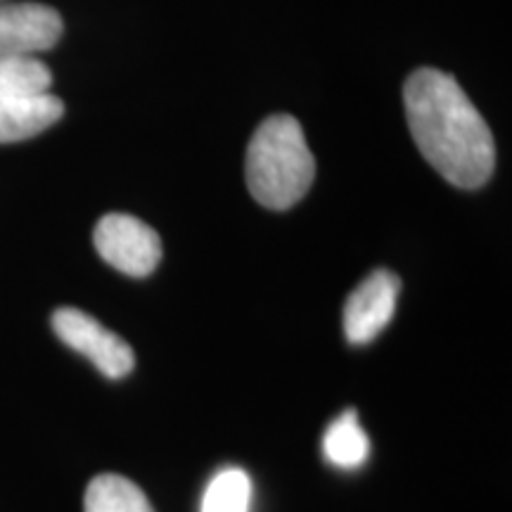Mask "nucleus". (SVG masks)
Returning <instances> with one entry per match:
<instances>
[{"label": "nucleus", "instance_id": "nucleus-1", "mask_svg": "<svg viewBox=\"0 0 512 512\" xmlns=\"http://www.w3.org/2000/svg\"><path fill=\"white\" fill-rule=\"evenodd\" d=\"M403 107L420 155L441 178L463 190H477L496 169L491 128L456 76L422 67L406 79Z\"/></svg>", "mask_w": 512, "mask_h": 512}, {"label": "nucleus", "instance_id": "nucleus-2", "mask_svg": "<svg viewBox=\"0 0 512 512\" xmlns=\"http://www.w3.org/2000/svg\"><path fill=\"white\" fill-rule=\"evenodd\" d=\"M245 178L249 195L275 211L294 207L309 192L316 159L292 114H271L256 128L247 147Z\"/></svg>", "mask_w": 512, "mask_h": 512}, {"label": "nucleus", "instance_id": "nucleus-3", "mask_svg": "<svg viewBox=\"0 0 512 512\" xmlns=\"http://www.w3.org/2000/svg\"><path fill=\"white\" fill-rule=\"evenodd\" d=\"M93 242L107 264L131 278H147L164 254L157 230L128 214L102 216L95 226Z\"/></svg>", "mask_w": 512, "mask_h": 512}, {"label": "nucleus", "instance_id": "nucleus-4", "mask_svg": "<svg viewBox=\"0 0 512 512\" xmlns=\"http://www.w3.org/2000/svg\"><path fill=\"white\" fill-rule=\"evenodd\" d=\"M53 330L67 347L79 351L110 380H121L136 366V354L126 339L114 335L86 311L62 306L53 313Z\"/></svg>", "mask_w": 512, "mask_h": 512}, {"label": "nucleus", "instance_id": "nucleus-5", "mask_svg": "<svg viewBox=\"0 0 512 512\" xmlns=\"http://www.w3.org/2000/svg\"><path fill=\"white\" fill-rule=\"evenodd\" d=\"M399 292V275L377 268L349 294L344 304V332L351 344H370L392 323Z\"/></svg>", "mask_w": 512, "mask_h": 512}, {"label": "nucleus", "instance_id": "nucleus-6", "mask_svg": "<svg viewBox=\"0 0 512 512\" xmlns=\"http://www.w3.org/2000/svg\"><path fill=\"white\" fill-rule=\"evenodd\" d=\"M62 15L41 3L0 0V55L46 53L62 38Z\"/></svg>", "mask_w": 512, "mask_h": 512}, {"label": "nucleus", "instance_id": "nucleus-7", "mask_svg": "<svg viewBox=\"0 0 512 512\" xmlns=\"http://www.w3.org/2000/svg\"><path fill=\"white\" fill-rule=\"evenodd\" d=\"M64 117V102L53 93L0 102V143H19L48 131Z\"/></svg>", "mask_w": 512, "mask_h": 512}, {"label": "nucleus", "instance_id": "nucleus-8", "mask_svg": "<svg viewBox=\"0 0 512 512\" xmlns=\"http://www.w3.org/2000/svg\"><path fill=\"white\" fill-rule=\"evenodd\" d=\"M50 86L53 72L46 62L31 55H0V102L38 98Z\"/></svg>", "mask_w": 512, "mask_h": 512}, {"label": "nucleus", "instance_id": "nucleus-9", "mask_svg": "<svg viewBox=\"0 0 512 512\" xmlns=\"http://www.w3.org/2000/svg\"><path fill=\"white\" fill-rule=\"evenodd\" d=\"M83 510L86 512H155L152 503L147 501L143 489L131 479L112 475L93 477L83 496Z\"/></svg>", "mask_w": 512, "mask_h": 512}, {"label": "nucleus", "instance_id": "nucleus-10", "mask_svg": "<svg viewBox=\"0 0 512 512\" xmlns=\"http://www.w3.org/2000/svg\"><path fill=\"white\" fill-rule=\"evenodd\" d=\"M325 458L342 470H356L368 460L370 439L358 422L356 411H347L330 422L323 437Z\"/></svg>", "mask_w": 512, "mask_h": 512}, {"label": "nucleus", "instance_id": "nucleus-11", "mask_svg": "<svg viewBox=\"0 0 512 512\" xmlns=\"http://www.w3.org/2000/svg\"><path fill=\"white\" fill-rule=\"evenodd\" d=\"M249 503H252V479L245 470L228 467L209 482L200 512H249Z\"/></svg>", "mask_w": 512, "mask_h": 512}]
</instances>
